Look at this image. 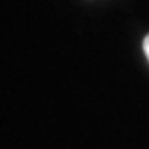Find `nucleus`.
<instances>
[{"mask_svg": "<svg viewBox=\"0 0 149 149\" xmlns=\"http://www.w3.org/2000/svg\"><path fill=\"white\" fill-rule=\"evenodd\" d=\"M144 52H146V58L149 61V34L144 38Z\"/></svg>", "mask_w": 149, "mask_h": 149, "instance_id": "f257e3e1", "label": "nucleus"}]
</instances>
